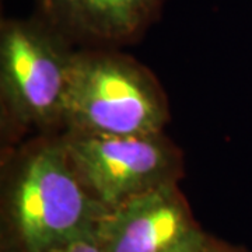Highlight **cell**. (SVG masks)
I'll return each mask as SVG.
<instances>
[{
	"label": "cell",
	"mask_w": 252,
	"mask_h": 252,
	"mask_svg": "<svg viewBox=\"0 0 252 252\" xmlns=\"http://www.w3.org/2000/svg\"><path fill=\"white\" fill-rule=\"evenodd\" d=\"M3 154L1 252H46L94 233L107 209L77 175L62 133L31 137Z\"/></svg>",
	"instance_id": "1"
},
{
	"label": "cell",
	"mask_w": 252,
	"mask_h": 252,
	"mask_svg": "<svg viewBox=\"0 0 252 252\" xmlns=\"http://www.w3.org/2000/svg\"><path fill=\"white\" fill-rule=\"evenodd\" d=\"M76 51L35 13L1 20L0 132L7 150L35 136L62 133Z\"/></svg>",
	"instance_id": "2"
},
{
	"label": "cell",
	"mask_w": 252,
	"mask_h": 252,
	"mask_svg": "<svg viewBox=\"0 0 252 252\" xmlns=\"http://www.w3.org/2000/svg\"><path fill=\"white\" fill-rule=\"evenodd\" d=\"M171 119L161 81L122 49L77 48L63 112V132L142 135L164 132Z\"/></svg>",
	"instance_id": "3"
},
{
	"label": "cell",
	"mask_w": 252,
	"mask_h": 252,
	"mask_svg": "<svg viewBox=\"0 0 252 252\" xmlns=\"http://www.w3.org/2000/svg\"><path fill=\"white\" fill-rule=\"evenodd\" d=\"M62 136L77 175L107 210L185 175L184 152L165 132Z\"/></svg>",
	"instance_id": "4"
},
{
	"label": "cell",
	"mask_w": 252,
	"mask_h": 252,
	"mask_svg": "<svg viewBox=\"0 0 252 252\" xmlns=\"http://www.w3.org/2000/svg\"><path fill=\"white\" fill-rule=\"evenodd\" d=\"M94 235L105 252H195L207 233L171 184L105 210Z\"/></svg>",
	"instance_id": "5"
},
{
	"label": "cell",
	"mask_w": 252,
	"mask_h": 252,
	"mask_svg": "<svg viewBox=\"0 0 252 252\" xmlns=\"http://www.w3.org/2000/svg\"><path fill=\"white\" fill-rule=\"evenodd\" d=\"M167 0H34V13L76 48L124 49L162 17Z\"/></svg>",
	"instance_id": "6"
},
{
	"label": "cell",
	"mask_w": 252,
	"mask_h": 252,
	"mask_svg": "<svg viewBox=\"0 0 252 252\" xmlns=\"http://www.w3.org/2000/svg\"><path fill=\"white\" fill-rule=\"evenodd\" d=\"M46 252H105L101 247L98 240L95 238L94 233L81 235L77 238H73L67 243H63L58 247Z\"/></svg>",
	"instance_id": "7"
},
{
	"label": "cell",
	"mask_w": 252,
	"mask_h": 252,
	"mask_svg": "<svg viewBox=\"0 0 252 252\" xmlns=\"http://www.w3.org/2000/svg\"><path fill=\"white\" fill-rule=\"evenodd\" d=\"M195 252H250L247 248L241 245L227 243L224 240H220L217 237L207 234L203 243L200 244L198 250Z\"/></svg>",
	"instance_id": "8"
}]
</instances>
